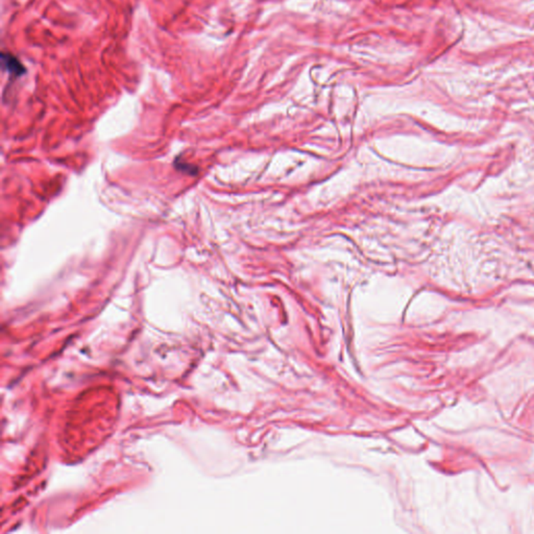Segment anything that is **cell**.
Here are the masks:
<instances>
[{"mask_svg": "<svg viewBox=\"0 0 534 534\" xmlns=\"http://www.w3.org/2000/svg\"><path fill=\"white\" fill-rule=\"evenodd\" d=\"M2 66L8 73H14L15 75H20L25 73V69L18 60L10 54H2Z\"/></svg>", "mask_w": 534, "mask_h": 534, "instance_id": "cell-1", "label": "cell"}]
</instances>
